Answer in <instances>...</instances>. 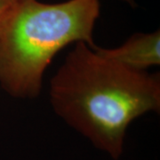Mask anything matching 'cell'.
<instances>
[{
	"label": "cell",
	"mask_w": 160,
	"mask_h": 160,
	"mask_svg": "<svg viewBox=\"0 0 160 160\" xmlns=\"http://www.w3.org/2000/svg\"><path fill=\"white\" fill-rule=\"evenodd\" d=\"M95 47L75 44L52 78L49 99L68 126L118 160L132 122L160 111V78L104 57Z\"/></svg>",
	"instance_id": "obj_1"
},
{
	"label": "cell",
	"mask_w": 160,
	"mask_h": 160,
	"mask_svg": "<svg viewBox=\"0 0 160 160\" xmlns=\"http://www.w3.org/2000/svg\"><path fill=\"white\" fill-rule=\"evenodd\" d=\"M100 11L101 0L26 2L0 28L1 87L12 97H38L59 52L78 42L97 46L93 30Z\"/></svg>",
	"instance_id": "obj_2"
},
{
	"label": "cell",
	"mask_w": 160,
	"mask_h": 160,
	"mask_svg": "<svg viewBox=\"0 0 160 160\" xmlns=\"http://www.w3.org/2000/svg\"><path fill=\"white\" fill-rule=\"evenodd\" d=\"M95 50L126 68L147 71V69L160 64V31L134 33L118 47L107 49L97 46Z\"/></svg>",
	"instance_id": "obj_3"
},
{
	"label": "cell",
	"mask_w": 160,
	"mask_h": 160,
	"mask_svg": "<svg viewBox=\"0 0 160 160\" xmlns=\"http://www.w3.org/2000/svg\"><path fill=\"white\" fill-rule=\"evenodd\" d=\"M29 0H0V28Z\"/></svg>",
	"instance_id": "obj_4"
},
{
	"label": "cell",
	"mask_w": 160,
	"mask_h": 160,
	"mask_svg": "<svg viewBox=\"0 0 160 160\" xmlns=\"http://www.w3.org/2000/svg\"><path fill=\"white\" fill-rule=\"evenodd\" d=\"M125 1H127V2H129V3H131L132 0H125Z\"/></svg>",
	"instance_id": "obj_5"
}]
</instances>
